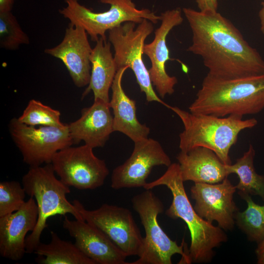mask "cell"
Returning <instances> with one entry per match:
<instances>
[{"instance_id":"cell-1","label":"cell","mask_w":264,"mask_h":264,"mask_svg":"<svg viewBox=\"0 0 264 264\" xmlns=\"http://www.w3.org/2000/svg\"><path fill=\"white\" fill-rule=\"evenodd\" d=\"M192 32L187 50L199 56L207 74L231 79L264 74V60L239 30L218 11L183 8Z\"/></svg>"},{"instance_id":"cell-2","label":"cell","mask_w":264,"mask_h":264,"mask_svg":"<svg viewBox=\"0 0 264 264\" xmlns=\"http://www.w3.org/2000/svg\"><path fill=\"white\" fill-rule=\"evenodd\" d=\"M264 109V74L224 79L208 74L189 107L197 114L218 117L255 114Z\"/></svg>"},{"instance_id":"cell-3","label":"cell","mask_w":264,"mask_h":264,"mask_svg":"<svg viewBox=\"0 0 264 264\" xmlns=\"http://www.w3.org/2000/svg\"><path fill=\"white\" fill-rule=\"evenodd\" d=\"M183 182L178 163H173L160 177L147 182L143 188L148 190L164 185L171 191L173 200L166 214L173 219H181L187 225L191 235L188 250L190 263H208L215 255L214 249L227 242L228 238L224 230L196 212L186 193Z\"/></svg>"},{"instance_id":"cell-4","label":"cell","mask_w":264,"mask_h":264,"mask_svg":"<svg viewBox=\"0 0 264 264\" xmlns=\"http://www.w3.org/2000/svg\"><path fill=\"white\" fill-rule=\"evenodd\" d=\"M169 109L176 114L184 126L179 135L180 151L205 147L213 151L225 165L232 164L229 152L240 132L253 128L258 123L254 118L243 120V117L236 115L218 117L197 114L171 106Z\"/></svg>"},{"instance_id":"cell-5","label":"cell","mask_w":264,"mask_h":264,"mask_svg":"<svg viewBox=\"0 0 264 264\" xmlns=\"http://www.w3.org/2000/svg\"><path fill=\"white\" fill-rule=\"evenodd\" d=\"M22 183L26 195L35 198L38 209L36 227L26 238V253L34 252L50 217L70 214L76 220H84L75 205L66 198V195L70 193L69 187L57 178L51 163L30 167L22 176Z\"/></svg>"},{"instance_id":"cell-6","label":"cell","mask_w":264,"mask_h":264,"mask_svg":"<svg viewBox=\"0 0 264 264\" xmlns=\"http://www.w3.org/2000/svg\"><path fill=\"white\" fill-rule=\"evenodd\" d=\"M132 202L140 218L145 236L139 258L130 264H172V257L176 254L181 255L180 262L191 264L189 250H185L184 243L178 245L159 225L157 217L163 212L164 206L151 189L134 196Z\"/></svg>"},{"instance_id":"cell-7","label":"cell","mask_w":264,"mask_h":264,"mask_svg":"<svg viewBox=\"0 0 264 264\" xmlns=\"http://www.w3.org/2000/svg\"><path fill=\"white\" fill-rule=\"evenodd\" d=\"M66 7L59 10L70 23L83 27L93 42L99 38L106 41V33L126 22L141 23L147 19L153 23L161 20V16L155 15L147 8L139 9L132 0H99L101 3L109 4L110 9L103 12H94L80 4L78 0H65Z\"/></svg>"},{"instance_id":"cell-8","label":"cell","mask_w":264,"mask_h":264,"mask_svg":"<svg viewBox=\"0 0 264 264\" xmlns=\"http://www.w3.org/2000/svg\"><path fill=\"white\" fill-rule=\"evenodd\" d=\"M153 29V23L147 19L136 28L135 23L126 22L109 31V41L113 46L117 70L124 66L130 68L147 101L157 102L169 108L170 105L164 102L154 90L149 70L142 58L145 40Z\"/></svg>"},{"instance_id":"cell-9","label":"cell","mask_w":264,"mask_h":264,"mask_svg":"<svg viewBox=\"0 0 264 264\" xmlns=\"http://www.w3.org/2000/svg\"><path fill=\"white\" fill-rule=\"evenodd\" d=\"M8 131L23 161L30 167L51 163L57 152L73 144L67 124L64 127L31 126L13 118Z\"/></svg>"},{"instance_id":"cell-10","label":"cell","mask_w":264,"mask_h":264,"mask_svg":"<svg viewBox=\"0 0 264 264\" xmlns=\"http://www.w3.org/2000/svg\"><path fill=\"white\" fill-rule=\"evenodd\" d=\"M93 149L86 144L71 146L54 154L51 164L65 184L79 190H93L104 184L109 170L105 160L97 157Z\"/></svg>"},{"instance_id":"cell-11","label":"cell","mask_w":264,"mask_h":264,"mask_svg":"<svg viewBox=\"0 0 264 264\" xmlns=\"http://www.w3.org/2000/svg\"><path fill=\"white\" fill-rule=\"evenodd\" d=\"M72 203L85 221L101 230L127 256L139 255L143 238L130 210L104 203L89 210L78 200Z\"/></svg>"},{"instance_id":"cell-12","label":"cell","mask_w":264,"mask_h":264,"mask_svg":"<svg viewBox=\"0 0 264 264\" xmlns=\"http://www.w3.org/2000/svg\"><path fill=\"white\" fill-rule=\"evenodd\" d=\"M130 156L115 167L111 176L114 189L143 187L154 167H169L172 162L160 143L153 138L134 142Z\"/></svg>"},{"instance_id":"cell-13","label":"cell","mask_w":264,"mask_h":264,"mask_svg":"<svg viewBox=\"0 0 264 264\" xmlns=\"http://www.w3.org/2000/svg\"><path fill=\"white\" fill-rule=\"evenodd\" d=\"M236 189L228 177L217 183H195L190 189L194 209L204 220L216 221L223 230L231 231L239 211L233 199Z\"/></svg>"},{"instance_id":"cell-14","label":"cell","mask_w":264,"mask_h":264,"mask_svg":"<svg viewBox=\"0 0 264 264\" xmlns=\"http://www.w3.org/2000/svg\"><path fill=\"white\" fill-rule=\"evenodd\" d=\"M161 24L154 32L153 41L145 44L143 53L151 63L149 72L150 79L159 96L164 98L171 95L177 83L175 76H171L166 70L165 65L171 59L167 45V37L173 28L180 25L183 21L179 8L168 10L161 14Z\"/></svg>"},{"instance_id":"cell-15","label":"cell","mask_w":264,"mask_h":264,"mask_svg":"<svg viewBox=\"0 0 264 264\" xmlns=\"http://www.w3.org/2000/svg\"><path fill=\"white\" fill-rule=\"evenodd\" d=\"M87 35L83 27L69 23L62 42L44 51L64 63L73 83L78 88L88 85L90 79V57L92 48Z\"/></svg>"},{"instance_id":"cell-16","label":"cell","mask_w":264,"mask_h":264,"mask_svg":"<svg viewBox=\"0 0 264 264\" xmlns=\"http://www.w3.org/2000/svg\"><path fill=\"white\" fill-rule=\"evenodd\" d=\"M63 227L75 244L96 264H130L127 257L101 230L84 220H70L65 216Z\"/></svg>"},{"instance_id":"cell-17","label":"cell","mask_w":264,"mask_h":264,"mask_svg":"<svg viewBox=\"0 0 264 264\" xmlns=\"http://www.w3.org/2000/svg\"><path fill=\"white\" fill-rule=\"evenodd\" d=\"M38 209L30 197L18 210L0 217V255L13 261L22 259L26 253L27 233L37 224Z\"/></svg>"},{"instance_id":"cell-18","label":"cell","mask_w":264,"mask_h":264,"mask_svg":"<svg viewBox=\"0 0 264 264\" xmlns=\"http://www.w3.org/2000/svg\"><path fill=\"white\" fill-rule=\"evenodd\" d=\"M110 109V102L100 99L83 108L80 118L67 124L73 144L83 141L93 149L103 147L114 132Z\"/></svg>"},{"instance_id":"cell-19","label":"cell","mask_w":264,"mask_h":264,"mask_svg":"<svg viewBox=\"0 0 264 264\" xmlns=\"http://www.w3.org/2000/svg\"><path fill=\"white\" fill-rule=\"evenodd\" d=\"M128 68L127 66L121 67L116 73L111 87L110 105L113 114V132L125 134L134 143L148 138L150 129L138 121L136 102L126 94L122 88V78Z\"/></svg>"},{"instance_id":"cell-20","label":"cell","mask_w":264,"mask_h":264,"mask_svg":"<svg viewBox=\"0 0 264 264\" xmlns=\"http://www.w3.org/2000/svg\"><path fill=\"white\" fill-rule=\"evenodd\" d=\"M184 181L214 184L227 177L226 165L210 149L197 147L176 156Z\"/></svg>"},{"instance_id":"cell-21","label":"cell","mask_w":264,"mask_h":264,"mask_svg":"<svg viewBox=\"0 0 264 264\" xmlns=\"http://www.w3.org/2000/svg\"><path fill=\"white\" fill-rule=\"evenodd\" d=\"M90 61V81L83 96L92 91L94 100L100 99L109 103V90L118 70L110 51V43L99 38L92 48Z\"/></svg>"},{"instance_id":"cell-22","label":"cell","mask_w":264,"mask_h":264,"mask_svg":"<svg viewBox=\"0 0 264 264\" xmlns=\"http://www.w3.org/2000/svg\"><path fill=\"white\" fill-rule=\"evenodd\" d=\"M51 241L48 243L41 242L34 251L38 256L40 264H96L85 256L70 241L61 239L54 231H50Z\"/></svg>"},{"instance_id":"cell-23","label":"cell","mask_w":264,"mask_h":264,"mask_svg":"<svg viewBox=\"0 0 264 264\" xmlns=\"http://www.w3.org/2000/svg\"><path fill=\"white\" fill-rule=\"evenodd\" d=\"M255 151L249 144L248 150L234 164L226 165L228 173L236 174L239 182L236 186L238 193L258 196L264 201V176L257 173L254 159Z\"/></svg>"},{"instance_id":"cell-24","label":"cell","mask_w":264,"mask_h":264,"mask_svg":"<svg viewBox=\"0 0 264 264\" xmlns=\"http://www.w3.org/2000/svg\"><path fill=\"white\" fill-rule=\"evenodd\" d=\"M238 194L246 202L247 207L243 212H237L235 224L250 241L259 243L264 238V205L256 203L248 194Z\"/></svg>"},{"instance_id":"cell-25","label":"cell","mask_w":264,"mask_h":264,"mask_svg":"<svg viewBox=\"0 0 264 264\" xmlns=\"http://www.w3.org/2000/svg\"><path fill=\"white\" fill-rule=\"evenodd\" d=\"M18 119L20 122L31 126L64 127L67 124L61 122L59 110L34 99L28 102Z\"/></svg>"},{"instance_id":"cell-26","label":"cell","mask_w":264,"mask_h":264,"mask_svg":"<svg viewBox=\"0 0 264 264\" xmlns=\"http://www.w3.org/2000/svg\"><path fill=\"white\" fill-rule=\"evenodd\" d=\"M30 43L28 35L22 29L11 11L0 13V46L8 50H15L22 44Z\"/></svg>"},{"instance_id":"cell-27","label":"cell","mask_w":264,"mask_h":264,"mask_svg":"<svg viewBox=\"0 0 264 264\" xmlns=\"http://www.w3.org/2000/svg\"><path fill=\"white\" fill-rule=\"evenodd\" d=\"M22 185L16 181L0 183V217L12 213L24 204L26 195Z\"/></svg>"},{"instance_id":"cell-28","label":"cell","mask_w":264,"mask_h":264,"mask_svg":"<svg viewBox=\"0 0 264 264\" xmlns=\"http://www.w3.org/2000/svg\"><path fill=\"white\" fill-rule=\"evenodd\" d=\"M199 11L202 12L217 11L218 0H196Z\"/></svg>"},{"instance_id":"cell-29","label":"cell","mask_w":264,"mask_h":264,"mask_svg":"<svg viewBox=\"0 0 264 264\" xmlns=\"http://www.w3.org/2000/svg\"><path fill=\"white\" fill-rule=\"evenodd\" d=\"M15 0H0V13L11 11Z\"/></svg>"},{"instance_id":"cell-30","label":"cell","mask_w":264,"mask_h":264,"mask_svg":"<svg viewBox=\"0 0 264 264\" xmlns=\"http://www.w3.org/2000/svg\"><path fill=\"white\" fill-rule=\"evenodd\" d=\"M255 253L258 259V262L264 259V238L258 243Z\"/></svg>"},{"instance_id":"cell-31","label":"cell","mask_w":264,"mask_h":264,"mask_svg":"<svg viewBox=\"0 0 264 264\" xmlns=\"http://www.w3.org/2000/svg\"><path fill=\"white\" fill-rule=\"evenodd\" d=\"M262 8L259 12V17L260 22V30L264 35V1L262 2Z\"/></svg>"},{"instance_id":"cell-32","label":"cell","mask_w":264,"mask_h":264,"mask_svg":"<svg viewBox=\"0 0 264 264\" xmlns=\"http://www.w3.org/2000/svg\"><path fill=\"white\" fill-rule=\"evenodd\" d=\"M258 263L260 264H264V259L258 262Z\"/></svg>"}]
</instances>
